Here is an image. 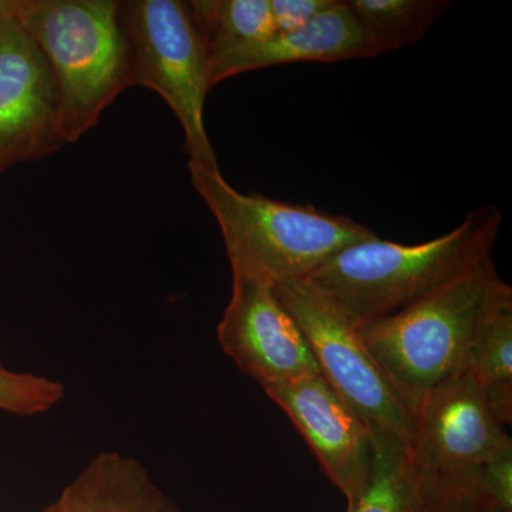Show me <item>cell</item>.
<instances>
[{
    "label": "cell",
    "instance_id": "5",
    "mask_svg": "<svg viewBox=\"0 0 512 512\" xmlns=\"http://www.w3.org/2000/svg\"><path fill=\"white\" fill-rule=\"evenodd\" d=\"M275 291L308 340L320 375L372 437H390L410 447L417 407L384 372L355 323L308 278L285 282Z\"/></svg>",
    "mask_w": 512,
    "mask_h": 512
},
{
    "label": "cell",
    "instance_id": "8",
    "mask_svg": "<svg viewBox=\"0 0 512 512\" xmlns=\"http://www.w3.org/2000/svg\"><path fill=\"white\" fill-rule=\"evenodd\" d=\"M217 338L222 352L264 389L320 373L298 322L274 286L258 279L232 275Z\"/></svg>",
    "mask_w": 512,
    "mask_h": 512
},
{
    "label": "cell",
    "instance_id": "11",
    "mask_svg": "<svg viewBox=\"0 0 512 512\" xmlns=\"http://www.w3.org/2000/svg\"><path fill=\"white\" fill-rule=\"evenodd\" d=\"M372 40L348 2L335 0L308 25L232 50L210 63L211 86L237 74L289 63H333L375 57Z\"/></svg>",
    "mask_w": 512,
    "mask_h": 512
},
{
    "label": "cell",
    "instance_id": "17",
    "mask_svg": "<svg viewBox=\"0 0 512 512\" xmlns=\"http://www.w3.org/2000/svg\"><path fill=\"white\" fill-rule=\"evenodd\" d=\"M63 399L64 386L57 380L0 365V412L39 416L50 412Z\"/></svg>",
    "mask_w": 512,
    "mask_h": 512
},
{
    "label": "cell",
    "instance_id": "7",
    "mask_svg": "<svg viewBox=\"0 0 512 512\" xmlns=\"http://www.w3.org/2000/svg\"><path fill=\"white\" fill-rule=\"evenodd\" d=\"M505 429L480 384L464 370L421 399L410 456L431 483H477L485 461L512 444Z\"/></svg>",
    "mask_w": 512,
    "mask_h": 512
},
{
    "label": "cell",
    "instance_id": "15",
    "mask_svg": "<svg viewBox=\"0 0 512 512\" xmlns=\"http://www.w3.org/2000/svg\"><path fill=\"white\" fill-rule=\"evenodd\" d=\"M187 5L210 63L275 32L269 0H194Z\"/></svg>",
    "mask_w": 512,
    "mask_h": 512
},
{
    "label": "cell",
    "instance_id": "1",
    "mask_svg": "<svg viewBox=\"0 0 512 512\" xmlns=\"http://www.w3.org/2000/svg\"><path fill=\"white\" fill-rule=\"evenodd\" d=\"M500 227V210L483 205L431 241L407 245L377 237L350 245L308 279L356 326L365 325L402 311L490 258Z\"/></svg>",
    "mask_w": 512,
    "mask_h": 512
},
{
    "label": "cell",
    "instance_id": "10",
    "mask_svg": "<svg viewBox=\"0 0 512 512\" xmlns=\"http://www.w3.org/2000/svg\"><path fill=\"white\" fill-rule=\"evenodd\" d=\"M264 390L295 424L348 507L355 504L375 454L366 424L320 373Z\"/></svg>",
    "mask_w": 512,
    "mask_h": 512
},
{
    "label": "cell",
    "instance_id": "16",
    "mask_svg": "<svg viewBox=\"0 0 512 512\" xmlns=\"http://www.w3.org/2000/svg\"><path fill=\"white\" fill-rule=\"evenodd\" d=\"M377 55L416 45L451 9L448 0H349Z\"/></svg>",
    "mask_w": 512,
    "mask_h": 512
},
{
    "label": "cell",
    "instance_id": "2",
    "mask_svg": "<svg viewBox=\"0 0 512 512\" xmlns=\"http://www.w3.org/2000/svg\"><path fill=\"white\" fill-rule=\"evenodd\" d=\"M195 191L218 222L232 275L278 286L309 278L342 249L379 237L366 225L309 205L242 194L220 170L188 164Z\"/></svg>",
    "mask_w": 512,
    "mask_h": 512
},
{
    "label": "cell",
    "instance_id": "20",
    "mask_svg": "<svg viewBox=\"0 0 512 512\" xmlns=\"http://www.w3.org/2000/svg\"><path fill=\"white\" fill-rule=\"evenodd\" d=\"M430 512H487L478 481L474 484L441 487L436 485Z\"/></svg>",
    "mask_w": 512,
    "mask_h": 512
},
{
    "label": "cell",
    "instance_id": "6",
    "mask_svg": "<svg viewBox=\"0 0 512 512\" xmlns=\"http://www.w3.org/2000/svg\"><path fill=\"white\" fill-rule=\"evenodd\" d=\"M134 83L160 94L183 127L190 163L220 170L204 124L210 60L190 10L180 0L120 2Z\"/></svg>",
    "mask_w": 512,
    "mask_h": 512
},
{
    "label": "cell",
    "instance_id": "13",
    "mask_svg": "<svg viewBox=\"0 0 512 512\" xmlns=\"http://www.w3.org/2000/svg\"><path fill=\"white\" fill-rule=\"evenodd\" d=\"M372 439L370 476L346 512H430L437 487L414 466L409 446L390 437Z\"/></svg>",
    "mask_w": 512,
    "mask_h": 512
},
{
    "label": "cell",
    "instance_id": "18",
    "mask_svg": "<svg viewBox=\"0 0 512 512\" xmlns=\"http://www.w3.org/2000/svg\"><path fill=\"white\" fill-rule=\"evenodd\" d=\"M477 480L485 511L512 512V444L485 461Z\"/></svg>",
    "mask_w": 512,
    "mask_h": 512
},
{
    "label": "cell",
    "instance_id": "19",
    "mask_svg": "<svg viewBox=\"0 0 512 512\" xmlns=\"http://www.w3.org/2000/svg\"><path fill=\"white\" fill-rule=\"evenodd\" d=\"M335 0H269L275 32H289L308 25Z\"/></svg>",
    "mask_w": 512,
    "mask_h": 512
},
{
    "label": "cell",
    "instance_id": "3",
    "mask_svg": "<svg viewBox=\"0 0 512 512\" xmlns=\"http://www.w3.org/2000/svg\"><path fill=\"white\" fill-rule=\"evenodd\" d=\"M52 73L66 143L97 126L134 83L116 0H28L20 19Z\"/></svg>",
    "mask_w": 512,
    "mask_h": 512
},
{
    "label": "cell",
    "instance_id": "4",
    "mask_svg": "<svg viewBox=\"0 0 512 512\" xmlns=\"http://www.w3.org/2000/svg\"><path fill=\"white\" fill-rule=\"evenodd\" d=\"M505 285L490 256L402 311L357 328L384 372L419 409L430 390L466 370L478 326Z\"/></svg>",
    "mask_w": 512,
    "mask_h": 512
},
{
    "label": "cell",
    "instance_id": "14",
    "mask_svg": "<svg viewBox=\"0 0 512 512\" xmlns=\"http://www.w3.org/2000/svg\"><path fill=\"white\" fill-rule=\"evenodd\" d=\"M466 372L476 379L503 426L512 420V289L505 285L485 313L468 350Z\"/></svg>",
    "mask_w": 512,
    "mask_h": 512
},
{
    "label": "cell",
    "instance_id": "21",
    "mask_svg": "<svg viewBox=\"0 0 512 512\" xmlns=\"http://www.w3.org/2000/svg\"><path fill=\"white\" fill-rule=\"evenodd\" d=\"M28 0H0V28L12 22H20Z\"/></svg>",
    "mask_w": 512,
    "mask_h": 512
},
{
    "label": "cell",
    "instance_id": "22",
    "mask_svg": "<svg viewBox=\"0 0 512 512\" xmlns=\"http://www.w3.org/2000/svg\"><path fill=\"white\" fill-rule=\"evenodd\" d=\"M40 512H60L59 508H57L56 503H53L52 505H49V507H46L45 510H42Z\"/></svg>",
    "mask_w": 512,
    "mask_h": 512
},
{
    "label": "cell",
    "instance_id": "12",
    "mask_svg": "<svg viewBox=\"0 0 512 512\" xmlns=\"http://www.w3.org/2000/svg\"><path fill=\"white\" fill-rule=\"evenodd\" d=\"M60 512H183L136 458L103 451L64 487Z\"/></svg>",
    "mask_w": 512,
    "mask_h": 512
},
{
    "label": "cell",
    "instance_id": "9",
    "mask_svg": "<svg viewBox=\"0 0 512 512\" xmlns=\"http://www.w3.org/2000/svg\"><path fill=\"white\" fill-rule=\"evenodd\" d=\"M66 144L52 73L22 23L0 28V173Z\"/></svg>",
    "mask_w": 512,
    "mask_h": 512
}]
</instances>
